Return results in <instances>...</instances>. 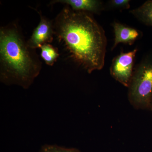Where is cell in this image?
Listing matches in <instances>:
<instances>
[{
	"mask_svg": "<svg viewBox=\"0 0 152 152\" xmlns=\"http://www.w3.org/2000/svg\"><path fill=\"white\" fill-rule=\"evenodd\" d=\"M55 35L74 61L88 73L104 65L107 40L103 28L86 12L66 5L53 22Z\"/></svg>",
	"mask_w": 152,
	"mask_h": 152,
	"instance_id": "cell-1",
	"label": "cell"
},
{
	"mask_svg": "<svg viewBox=\"0 0 152 152\" xmlns=\"http://www.w3.org/2000/svg\"><path fill=\"white\" fill-rule=\"evenodd\" d=\"M42 62L28 46L15 23L0 28V80L28 88L40 72Z\"/></svg>",
	"mask_w": 152,
	"mask_h": 152,
	"instance_id": "cell-2",
	"label": "cell"
},
{
	"mask_svg": "<svg viewBox=\"0 0 152 152\" xmlns=\"http://www.w3.org/2000/svg\"><path fill=\"white\" fill-rule=\"evenodd\" d=\"M129 98L137 108L151 110L152 102V50L133 72Z\"/></svg>",
	"mask_w": 152,
	"mask_h": 152,
	"instance_id": "cell-3",
	"label": "cell"
},
{
	"mask_svg": "<svg viewBox=\"0 0 152 152\" xmlns=\"http://www.w3.org/2000/svg\"><path fill=\"white\" fill-rule=\"evenodd\" d=\"M137 49L121 53L113 59L110 68L111 75L116 80L129 88L132 77L134 60Z\"/></svg>",
	"mask_w": 152,
	"mask_h": 152,
	"instance_id": "cell-4",
	"label": "cell"
},
{
	"mask_svg": "<svg viewBox=\"0 0 152 152\" xmlns=\"http://www.w3.org/2000/svg\"><path fill=\"white\" fill-rule=\"evenodd\" d=\"M40 20L33 31L29 39L27 41L28 46L31 48H40L45 44H50L53 40L55 35L53 22L39 13Z\"/></svg>",
	"mask_w": 152,
	"mask_h": 152,
	"instance_id": "cell-5",
	"label": "cell"
},
{
	"mask_svg": "<svg viewBox=\"0 0 152 152\" xmlns=\"http://www.w3.org/2000/svg\"><path fill=\"white\" fill-rule=\"evenodd\" d=\"M115 40L112 48L113 50L119 43L127 44L131 45L140 36L139 32L133 28L128 27L120 23L114 22L113 24Z\"/></svg>",
	"mask_w": 152,
	"mask_h": 152,
	"instance_id": "cell-6",
	"label": "cell"
},
{
	"mask_svg": "<svg viewBox=\"0 0 152 152\" xmlns=\"http://www.w3.org/2000/svg\"><path fill=\"white\" fill-rule=\"evenodd\" d=\"M57 3L64 4L76 11L97 13L102 9L100 1L96 0H54L50 3L53 5Z\"/></svg>",
	"mask_w": 152,
	"mask_h": 152,
	"instance_id": "cell-7",
	"label": "cell"
},
{
	"mask_svg": "<svg viewBox=\"0 0 152 152\" xmlns=\"http://www.w3.org/2000/svg\"><path fill=\"white\" fill-rule=\"evenodd\" d=\"M130 12L144 24L152 26V0L147 1L142 5Z\"/></svg>",
	"mask_w": 152,
	"mask_h": 152,
	"instance_id": "cell-8",
	"label": "cell"
},
{
	"mask_svg": "<svg viewBox=\"0 0 152 152\" xmlns=\"http://www.w3.org/2000/svg\"><path fill=\"white\" fill-rule=\"evenodd\" d=\"M41 56L48 65L53 66L59 57L58 49L50 44L41 46Z\"/></svg>",
	"mask_w": 152,
	"mask_h": 152,
	"instance_id": "cell-9",
	"label": "cell"
},
{
	"mask_svg": "<svg viewBox=\"0 0 152 152\" xmlns=\"http://www.w3.org/2000/svg\"><path fill=\"white\" fill-rule=\"evenodd\" d=\"M39 152H80L74 148H68L60 147L57 145H45L42 147Z\"/></svg>",
	"mask_w": 152,
	"mask_h": 152,
	"instance_id": "cell-10",
	"label": "cell"
},
{
	"mask_svg": "<svg viewBox=\"0 0 152 152\" xmlns=\"http://www.w3.org/2000/svg\"><path fill=\"white\" fill-rule=\"evenodd\" d=\"M130 1L129 0H112L110 5L114 8L129 9L130 7Z\"/></svg>",
	"mask_w": 152,
	"mask_h": 152,
	"instance_id": "cell-11",
	"label": "cell"
},
{
	"mask_svg": "<svg viewBox=\"0 0 152 152\" xmlns=\"http://www.w3.org/2000/svg\"><path fill=\"white\" fill-rule=\"evenodd\" d=\"M151 110H152V102L151 108Z\"/></svg>",
	"mask_w": 152,
	"mask_h": 152,
	"instance_id": "cell-12",
	"label": "cell"
}]
</instances>
